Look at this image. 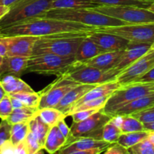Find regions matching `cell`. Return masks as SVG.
Returning a JSON list of instances; mask_svg holds the SVG:
<instances>
[{
    "label": "cell",
    "mask_w": 154,
    "mask_h": 154,
    "mask_svg": "<svg viewBox=\"0 0 154 154\" xmlns=\"http://www.w3.org/2000/svg\"><path fill=\"white\" fill-rule=\"evenodd\" d=\"M99 27L55 18L36 17L23 22L0 29V36H44L72 32L96 31Z\"/></svg>",
    "instance_id": "obj_1"
},
{
    "label": "cell",
    "mask_w": 154,
    "mask_h": 154,
    "mask_svg": "<svg viewBox=\"0 0 154 154\" xmlns=\"http://www.w3.org/2000/svg\"><path fill=\"white\" fill-rule=\"evenodd\" d=\"M93 32H72L40 36L35 42L32 56L43 54L63 57L75 56L83 39Z\"/></svg>",
    "instance_id": "obj_2"
},
{
    "label": "cell",
    "mask_w": 154,
    "mask_h": 154,
    "mask_svg": "<svg viewBox=\"0 0 154 154\" xmlns=\"http://www.w3.org/2000/svg\"><path fill=\"white\" fill-rule=\"evenodd\" d=\"M41 17L80 23L95 27L117 26L129 24L117 18L96 11L93 8H54L48 11Z\"/></svg>",
    "instance_id": "obj_3"
},
{
    "label": "cell",
    "mask_w": 154,
    "mask_h": 154,
    "mask_svg": "<svg viewBox=\"0 0 154 154\" xmlns=\"http://www.w3.org/2000/svg\"><path fill=\"white\" fill-rule=\"evenodd\" d=\"M53 8V0H20L0 20V29L41 17Z\"/></svg>",
    "instance_id": "obj_4"
},
{
    "label": "cell",
    "mask_w": 154,
    "mask_h": 154,
    "mask_svg": "<svg viewBox=\"0 0 154 154\" xmlns=\"http://www.w3.org/2000/svg\"><path fill=\"white\" fill-rule=\"evenodd\" d=\"M76 62L75 56L63 57L52 54H38L29 59L26 72L58 77L70 71Z\"/></svg>",
    "instance_id": "obj_5"
},
{
    "label": "cell",
    "mask_w": 154,
    "mask_h": 154,
    "mask_svg": "<svg viewBox=\"0 0 154 154\" xmlns=\"http://www.w3.org/2000/svg\"><path fill=\"white\" fill-rule=\"evenodd\" d=\"M154 84L132 83L121 86L108 97L103 111L111 117L116 111L132 101L143 96L153 93Z\"/></svg>",
    "instance_id": "obj_6"
},
{
    "label": "cell",
    "mask_w": 154,
    "mask_h": 154,
    "mask_svg": "<svg viewBox=\"0 0 154 154\" xmlns=\"http://www.w3.org/2000/svg\"><path fill=\"white\" fill-rule=\"evenodd\" d=\"M93 9L129 24L154 23V12L147 8L131 5H98Z\"/></svg>",
    "instance_id": "obj_7"
},
{
    "label": "cell",
    "mask_w": 154,
    "mask_h": 154,
    "mask_svg": "<svg viewBox=\"0 0 154 154\" xmlns=\"http://www.w3.org/2000/svg\"><path fill=\"white\" fill-rule=\"evenodd\" d=\"M111 115L106 114L103 109L94 113L86 120L72 123L70 129V136L66 144L78 138H93L102 139L103 127L111 119Z\"/></svg>",
    "instance_id": "obj_8"
},
{
    "label": "cell",
    "mask_w": 154,
    "mask_h": 154,
    "mask_svg": "<svg viewBox=\"0 0 154 154\" xmlns=\"http://www.w3.org/2000/svg\"><path fill=\"white\" fill-rule=\"evenodd\" d=\"M120 72L115 69L105 70L76 62L72 69L66 74L71 79L80 84L99 85L116 80Z\"/></svg>",
    "instance_id": "obj_9"
},
{
    "label": "cell",
    "mask_w": 154,
    "mask_h": 154,
    "mask_svg": "<svg viewBox=\"0 0 154 154\" xmlns=\"http://www.w3.org/2000/svg\"><path fill=\"white\" fill-rule=\"evenodd\" d=\"M79 84H81L71 79L66 74L58 76L55 81L39 92L40 102L38 108H56L63 97Z\"/></svg>",
    "instance_id": "obj_10"
},
{
    "label": "cell",
    "mask_w": 154,
    "mask_h": 154,
    "mask_svg": "<svg viewBox=\"0 0 154 154\" xmlns=\"http://www.w3.org/2000/svg\"><path fill=\"white\" fill-rule=\"evenodd\" d=\"M98 31L115 34L129 42L153 44L154 42V23L99 27Z\"/></svg>",
    "instance_id": "obj_11"
},
{
    "label": "cell",
    "mask_w": 154,
    "mask_h": 154,
    "mask_svg": "<svg viewBox=\"0 0 154 154\" xmlns=\"http://www.w3.org/2000/svg\"><path fill=\"white\" fill-rule=\"evenodd\" d=\"M154 67V49H150L144 56L134 62L117 77V81L121 86L135 83L138 78Z\"/></svg>",
    "instance_id": "obj_12"
},
{
    "label": "cell",
    "mask_w": 154,
    "mask_h": 154,
    "mask_svg": "<svg viewBox=\"0 0 154 154\" xmlns=\"http://www.w3.org/2000/svg\"><path fill=\"white\" fill-rule=\"evenodd\" d=\"M111 143L93 138H78L62 147L61 154H99L104 153Z\"/></svg>",
    "instance_id": "obj_13"
},
{
    "label": "cell",
    "mask_w": 154,
    "mask_h": 154,
    "mask_svg": "<svg viewBox=\"0 0 154 154\" xmlns=\"http://www.w3.org/2000/svg\"><path fill=\"white\" fill-rule=\"evenodd\" d=\"M38 38V36L32 35L0 36V41L7 49V56L28 58L32 57L33 49Z\"/></svg>",
    "instance_id": "obj_14"
},
{
    "label": "cell",
    "mask_w": 154,
    "mask_h": 154,
    "mask_svg": "<svg viewBox=\"0 0 154 154\" xmlns=\"http://www.w3.org/2000/svg\"><path fill=\"white\" fill-rule=\"evenodd\" d=\"M88 37L94 42L104 52L117 51L124 50L129 45V42L120 36L105 32H93Z\"/></svg>",
    "instance_id": "obj_15"
},
{
    "label": "cell",
    "mask_w": 154,
    "mask_h": 154,
    "mask_svg": "<svg viewBox=\"0 0 154 154\" xmlns=\"http://www.w3.org/2000/svg\"><path fill=\"white\" fill-rule=\"evenodd\" d=\"M151 45L152 44L149 43L129 42L127 47L123 50L120 60L114 69L120 72L124 70L126 68L148 52L151 49Z\"/></svg>",
    "instance_id": "obj_16"
},
{
    "label": "cell",
    "mask_w": 154,
    "mask_h": 154,
    "mask_svg": "<svg viewBox=\"0 0 154 154\" xmlns=\"http://www.w3.org/2000/svg\"><path fill=\"white\" fill-rule=\"evenodd\" d=\"M97 85L93 84H81L76 86L70 90L63 99L60 101L59 105L56 108L61 111L66 117H68L71 110L76 105L77 102L91 89Z\"/></svg>",
    "instance_id": "obj_17"
},
{
    "label": "cell",
    "mask_w": 154,
    "mask_h": 154,
    "mask_svg": "<svg viewBox=\"0 0 154 154\" xmlns=\"http://www.w3.org/2000/svg\"><path fill=\"white\" fill-rule=\"evenodd\" d=\"M121 87L120 84L117 81V80H114V81H108V82L104 83V84H99V85L93 87V89L87 92L79 101L76 103V105L73 107L72 110L69 112V116H70V113L74 108L78 107V105H81L84 102H87V101L93 100V99H99V98L104 97V96H111L116 90Z\"/></svg>",
    "instance_id": "obj_18"
},
{
    "label": "cell",
    "mask_w": 154,
    "mask_h": 154,
    "mask_svg": "<svg viewBox=\"0 0 154 154\" xmlns=\"http://www.w3.org/2000/svg\"><path fill=\"white\" fill-rule=\"evenodd\" d=\"M29 59L28 57H4L0 69V77L5 75L20 76L23 73L26 72Z\"/></svg>",
    "instance_id": "obj_19"
},
{
    "label": "cell",
    "mask_w": 154,
    "mask_h": 154,
    "mask_svg": "<svg viewBox=\"0 0 154 154\" xmlns=\"http://www.w3.org/2000/svg\"><path fill=\"white\" fill-rule=\"evenodd\" d=\"M123 53V50L104 52L82 63L105 70L114 69L120 60Z\"/></svg>",
    "instance_id": "obj_20"
},
{
    "label": "cell",
    "mask_w": 154,
    "mask_h": 154,
    "mask_svg": "<svg viewBox=\"0 0 154 154\" xmlns=\"http://www.w3.org/2000/svg\"><path fill=\"white\" fill-rule=\"evenodd\" d=\"M154 106V92L138 98L120 108L114 115H130Z\"/></svg>",
    "instance_id": "obj_21"
},
{
    "label": "cell",
    "mask_w": 154,
    "mask_h": 154,
    "mask_svg": "<svg viewBox=\"0 0 154 154\" xmlns=\"http://www.w3.org/2000/svg\"><path fill=\"white\" fill-rule=\"evenodd\" d=\"M102 53H104V51L87 36L80 44L75 54V59L77 62L84 63Z\"/></svg>",
    "instance_id": "obj_22"
},
{
    "label": "cell",
    "mask_w": 154,
    "mask_h": 154,
    "mask_svg": "<svg viewBox=\"0 0 154 154\" xmlns=\"http://www.w3.org/2000/svg\"><path fill=\"white\" fill-rule=\"evenodd\" d=\"M0 84L7 94L34 91L25 81L14 75H2L0 77Z\"/></svg>",
    "instance_id": "obj_23"
},
{
    "label": "cell",
    "mask_w": 154,
    "mask_h": 154,
    "mask_svg": "<svg viewBox=\"0 0 154 154\" xmlns=\"http://www.w3.org/2000/svg\"><path fill=\"white\" fill-rule=\"evenodd\" d=\"M66 142L67 138L63 135L59 129L58 126L56 125L52 126L50 129L44 144V149L51 154L55 153L64 147Z\"/></svg>",
    "instance_id": "obj_24"
},
{
    "label": "cell",
    "mask_w": 154,
    "mask_h": 154,
    "mask_svg": "<svg viewBox=\"0 0 154 154\" xmlns=\"http://www.w3.org/2000/svg\"><path fill=\"white\" fill-rule=\"evenodd\" d=\"M29 126L30 132L35 136V138L44 147L47 135L51 128V126L42 120L38 112L32 118L30 119L29 121Z\"/></svg>",
    "instance_id": "obj_25"
},
{
    "label": "cell",
    "mask_w": 154,
    "mask_h": 154,
    "mask_svg": "<svg viewBox=\"0 0 154 154\" xmlns=\"http://www.w3.org/2000/svg\"><path fill=\"white\" fill-rule=\"evenodd\" d=\"M38 111V108H32V107L28 106L15 108L13 110L7 120L11 125L18 123L29 122L30 119L32 118L37 114Z\"/></svg>",
    "instance_id": "obj_26"
},
{
    "label": "cell",
    "mask_w": 154,
    "mask_h": 154,
    "mask_svg": "<svg viewBox=\"0 0 154 154\" xmlns=\"http://www.w3.org/2000/svg\"><path fill=\"white\" fill-rule=\"evenodd\" d=\"M149 133L150 132L147 130L122 133L117 142L129 149L138 143L141 142L143 140L148 138Z\"/></svg>",
    "instance_id": "obj_27"
},
{
    "label": "cell",
    "mask_w": 154,
    "mask_h": 154,
    "mask_svg": "<svg viewBox=\"0 0 154 154\" xmlns=\"http://www.w3.org/2000/svg\"><path fill=\"white\" fill-rule=\"evenodd\" d=\"M39 116L51 127L56 126L60 120L66 117L65 114L57 108H45L38 109Z\"/></svg>",
    "instance_id": "obj_28"
},
{
    "label": "cell",
    "mask_w": 154,
    "mask_h": 154,
    "mask_svg": "<svg viewBox=\"0 0 154 154\" xmlns=\"http://www.w3.org/2000/svg\"><path fill=\"white\" fill-rule=\"evenodd\" d=\"M98 6L89 0H53V8H93Z\"/></svg>",
    "instance_id": "obj_29"
},
{
    "label": "cell",
    "mask_w": 154,
    "mask_h": 154,
    "mask_svg": "<svg viewBox=\"0 0 154 154\" xmlns=\"http://www.w3.org/2000/svg\"><path fill=\"white\" fill-rule=\"evenodd\" d=\"M29 131V122L13 124L11 126L10 141L14 145H17L18 144L23 142L26 139Z\"/></svg>",
    "instance_id": "obj_30"
},
{
    "label": "cell",
    "mask_w": 154,
    "mask_h": 154,
    "mask_svg": "<svg viewBox=\"0 0 154 154\" xmlns=\"http://www.w3.org/2000/svg\"><path fill=\"white\" fill-rule=\"evenodd\" d=\"M122 116H123V120H122L121 126H120L122 133L145 130L144 123H141L139 120L135 118V117H133L132 114Z\"/></svg>",
    "instance_id": "obj_31"
},
{
    "label": "cell",
    "mask_w": 154,
    "mask_h": 154,
    "mask_svg": "<svg viewBox=\"0 0 154 154\" xmlns=\"http://www.w3.org/2000/svg\"><path fill=\"white\" fill-rule=\"evenodd\" d=\"M121 134L120 128L117 126L111 119L104 126L102 130V140L111 144H114L117 142Z\"/></svg>",
    "instance_id": "obj_32"
},
{
    "label": "cell",
    "mask_w": 154,
    "mask_h": 154,
    "mask_svg": "<svg viewBox=\"0 0 154 154\" xmlns=\"http://www.w3.org/2000/svg\"><path fill=\"white\" fill-rule=\"evenodd\" d=\"M97 5H131L147 8L151 3L141 0H89Z\"/></svg>",
    "instance_id": "obj_33"
},
{
    "label": "cell",
    "mask_w": 154,
    "mask_h": 154,
    "mask_svg": "<svg viewBox=\"0 0 154 154\" xmlns=\"http://www.w3.org/2000/svg\"><path fill=\"white\" fill-rule=\"evenodd\" d=\"M13 97L17 98L26 106L38 108L40 102V94L39 93L32 92H22V93H12L8 94Z\"/></svg>",
    "instance_id": "obj_34"
},
{
    "label": "cell",
    "mask_w": 154,
    "mask_h": 154,
    "mask_svg": "<svg viewBox=\"0 0 154 154\" xmlns=\"http://www.w3.org/2000/svg\"><path fill=\"white\" fill-rule=\"evenodd\" d=\"M108 96H104V97L99 98V99H93V100L87 101V102H84L81 105H78L75 108H74L70 113V116L72 115L73 113L76 112V111H81V110H86V109H96V110H101L103 109L105 107V104H106L107 101H108Z\"/></svg>",
    "instance_id": "obj_35"
},
{
    "label": "cell",
    "mask_w": 154,
    "mask_h": 154,
    "mask_svg": "<svg viewBox=\"0 0 154 154\" xmlns=\"http://www.w3.org/2000/svg\"><path fill=\"white\" fill-rule=\"evenodd\" d=\"M128 150L129 154H154V144L146 138Z\"/></svg>",
    "instance_id": "obj_36"
},
{
    "label": "cell",
    "mask_w": 154,
    "mask_h": 154,
    "mask_svg": "<svg viewBox=\"0 0 154 154\" xmlns=\"http://www.w3.org/2000/svg\"><path fill=\"white\" fill-rule=\"evenodd\" d=\"M24 143L26 147L28 154H36L41 153V150H43L44 147L42 145L38 140L35 138L34 135L29 131L26 138L24 140Z\"/></svg>",
    "instance_id": "obj_37"
},
{
    "label": "cell",
    "mask_w": 154,
    "mask_h": 154,
    "mask_svg": "<svg viewBox=\"0 0 154 154\" xmlns=\"http://www.w3.org/2000/svg\"><path fill=\"white\" fill-rule=\"evenodd\" d=\"M10 95L6 93L0 101V118L1 120H7L13 111Z\"/></svg>",
    "instance_id": "obj_38"
},
{
    "label": "cell",
    "mask_w": 154,
    "mask_h": 154,
    "mask_svg": "<svg viewBox=\"0 0 154 154\" xmlns=\"http://www.w3.org/2000/svg\"><path fill=\"white\" fill-rule=\"evenodd\" d=\"M133 117L139 120L141 123H153L154 122V106L150 107L144 111H139V112L134 113L132 114Z\"/></svg>",
    "instance_id": "obj_39"
},
{
    "label": "cell",
    "mask_w": 154,
    "mask_h": 154,
    "mask_svg": "<svg viewBox=\"0 0 154 154\" xmlns=\"http://www.w3.org/2000/svg\"><path fill=\"white\" fill-rule=\"evenodd\" d=\"M11 126L7 120H2L0 123V147L5 142L10 140Z\"/></svg>",
    "instance_id": "obj_40"
},
{
    "label": "cell",
    "mask_w": 154,
    "mask_h": 154,
    "mask_svg": "<svg viewBox=\"0 0 154 154\" xmlns=\"http://www.w3.org/2000/svg\"><path fill=\"white\" fill-rule=\"evenodd\" d=\"M99 110L96 109H86V110H81V111H76V112L73 113L72 114V117L73 119L74 123H78V122L83 121V120H86L90 116L93 115L94 113L97 112Z\"/></svg>",
    "instance_id": "obj_41"
},
{
    "label": "cell",
    "mask_w": 154,
    "mask_h": 154,
    "mask_svg": "<svg viewBox=\"0 0 154 154\" xmlns=\"http://www.w3.org/2000/svg\"><path fill=\"white\" fill-rule=\"evenodd\" d=\"M104 153L105 154H129L128 148L118 142L111 144Z\"/></svg>",
    "instance_id": "obj_42"
},
{
    "label": "cell",
    "mask_w": 154,
    "mask_h": 154,
    "mask_svg": "<svg viewBox=\"0 0 154 154\" xmlns=\"http://www.w3.org/2000/svg\"><path fill=\"white\" fill-rule=\"evenodd\" d=\"M135 83H144V84H154V67L144 74L142 77L138 78Z\"/></svg>",
    "instance_id": "obj_43"
},
{
    "label": "cell",
    "mask_w": 154,
    "mask_h": 154,
    "mask_svg": "<svg viewBox=\"0 0 154 154\" xmlns=\"http://www.w3.org/2000/svg\"><path fill=\"white\" fill-rule=\"evenodd\" d=\"M0 154H15V145L8 140L0 147Z\"/></svg>",
    "instance_id": "obj_44"
},
{
    "label": "cell",
    "mask_w": 154,
    "mask_h": 154,
    "mask_svg": "<svg viewBox=\"0 0 154 154\" xmlns=\"http://www.w3.org/2000/svg\"><path fill=\"white\" fill-rule=\"evenodd\" d=\"M57 126H58V128H59V129L60 130V132L63 134V135H64V136L66 137L68 140V138H69V136H70L71 129H70V128L67 126V124H66V122H65V119L60 120V121L57 123Z\"/></svg>",
    "instance_id": "obj_45"
},
{
    "label": "cell",
    "mask_w": 154,
    "mask_h": 154,
    "mask_svg": "<svg viewBox=\"0 0 154 154\" xmlns=\"http://www.w3.org/2000/svg\"><path fill=\"white\" fill-rule=\"evenodd\" d=\"M15 154H28L24 141L15 146Z\"/></svg>",
    "instance_id": "obj_46"
},
{
    "label": "cell",
    "mask_w": 154,
    "mask_h": 154,
    "mask_svg": "<svg viewBox=\"0 0 154 154\" xmlns=\"http://www.w3.org/2000/svg\"><path fill=\"white\" fill-rule=\"evenodd\" d=\"M11 96V103H12V106H13L14 109L15 108H22V107L26 106L22 102H21L20 99H18L17 98L13 97V96Z\"/></svg>",
    "instance_id": "obj_47"
},
{
    "label": "cell",
    "mask_w": 154,
    "mask_h": 154,
    "mask_svg": "<svg viewBox=\"0 0 154 154\" xmlns=\"http://www.w3.org/2000/svg\"><path fill=\"white\" fill-rule=\"evenodd\" d=\"M20 0H0V5L8 6V7H11L13 5L17 2Z\"/></svg>",
    "instance_id": "obj_48"
},
{
    "label": "cell",
    "mask_w": 154,
    "mask_h": 154,
    "mask_svg": "<svg viewBox=\"0 0 154 154\" xmlns=\"http://www.w3.org/2000/svg\"><path fill=\"white\" fill-rule=\"evenodd\" d=\"M9 9H10V8L8 7V6L0 5V20L9 11Z\"/></svg>",
    "instance_id": "obj_49"
},
{
    "label": "cell",
    "mask_w": 154,
    "mask_h": 154,
    "mask_svg": "<svg viewBox=\"0 0 154 154\" xmlns=\"http://www.w3.org/2000/svg\"><path fill=\"white\" fill-rule=\"evenodd\" d=\"M7 56V49L2 42L0 41V57H5Z\"/></svg>",
    "instance_id": "obj_50"
},
{
    "label": "cell",
    "mask_w": 154,
    "mask_h": 154,
    "mask_svg": "<svg viewBox=\"0 0 154 154\" xmlns=\"http://www.w3.org/2000/svg\"><path fill=\"white\" fill-rule=\"evenodd\" d=\"M144 125L145 130L149 131V132H154V122L153 123H144Z\"/></svg>",
    "instance_id": "obj_51"
},
{
    "label": "cell",
    "mask_w": 154,
    "mask_h": 154,
    "mask_svg": "<svg viewBox=\"0 0 154 154\" xmlns=\"http://www.w3.org/2000/svg\"><path fill=\"white\" fill-rule=\"evenodd\" d=\"M5 94H6L5 91L4 89H3V87H2L1 84H0V101L2 100V98L4 97V96Z\"/></svg>",
    "instance_id": "obj_52"
},
{
    "label": "cell",
    "mask_w": 154,
    "mask_h": 154,
    "mask_svg": "<svg viewBox=\"0 0 154 154\" xmlns=\"http://www.w3.org/2000/svg\"><path fill=\"white\" fill-rule=\"evenodd\" d=\"M147 138L154 144V132H150Z\"/></svg>",
    "instance_id": "obj_53"
},
{
    "label": "cell",
    "mask_w": 154,
    "mask_h": 154,
    "mask_svg": "<svg viewBox=\"0 0 154 154\" xmlns=\"http://www.w3.org/2000/svg\"><path fill=\"white\" fill-rule=\"evenodd\" d=\"M148 8L150 9V11H152L154 12V2L153 3H151V5H150L149 6Z\"/></svg>",
    "instance_id": "obj_54"
},
{
    "label": "cell",
    "mask_w": 154,
    "mask_h": 154,
    "mask_svg": "<svg viewBox=\"0 0 154 154\" xmlns=\"http://www.w3.org/2000/svg\"><path fill=\"white\" fill-rule=\"evenodd\" d=\"M3 60H4V57H0V69H1L2 65Z\"/></svg>",
    "instance_id": "obj_55"
},
{
    "label": "cell",
    "mask_w": 154,
    "mask_h": 154,
    "mask_svg": "<svg viewBox=\"0 0 154 154\" xmlns=\"http://www.w3.org/2000/svg\"><path fill=\"white\" fill-rule=\"evenodd\" d=\"M141 1H144V2H150V3L154 2V0H141Z\"/></svg>",
    "instance_id": "obj_56"
},
{
    "label": "cell",
    "mask_w": 154,
    "mask_h": 154,
    "mask_svg": "<svg viewBox=\"0 0 154 154\" xmlns=\"http://www.w3.org/2000/svg\"><path fill=\"white\" fill-rule=\"evenodd\" d=\"M151 49H154V42H153V44H152L151 45Z\"/></svg>",
    "instance_id": "obj_57"
},
{
    "label": "cell",
    "mask_w": 154,
    "mask_h": 154,
    "mask_svg": "<svg viewBox=\"0 0 154 154\" xmlns=\"http://www.w3.org/2000/svg\"><path fill=\"white\" fill-rule=\"evenodd\" d=\"M153 91H154V85L153 86Z\"/></svg>",
    "instance_id": "obj_58"
}]
</instances>
